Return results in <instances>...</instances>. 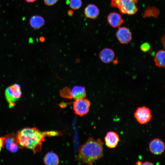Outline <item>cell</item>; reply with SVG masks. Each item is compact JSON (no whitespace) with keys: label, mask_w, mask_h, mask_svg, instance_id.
<instances>
[{"label":"cell","mask_w":165,"mask_h":165,"mask_svg":"<svg viewBox=\"0 0 165 165\" xmlns=\"http://www.w3.org/2000/svg\"><path fill=\"white\" fill-rule=\"evenodd\" d=\"M154 164L150 162L146 161L144 162L143 163H142L141 165H153Z\"/></svg>","instance_id":"25"},{"label":"cell","mask_w":165,"mask_h":165,"mask_svg":"<svg viewBox=\"0 0 165 165\" xmlns=\"http://www.w3.org/2000/svg\"><path fill=\"white\" fill-rule=\"evenodd\" d=\"M21 95L20 86L18 84H14L6 89L5 96L9 108L15 105V102L20 98Z\"/></svg>","instance_id":"4"},{"label":"cell","mask_w":165,"mask_h":165,"mask_svg":"<svg viewBox=\"0 0 165 165\" xmlns=\"http://www.w3.org/2000/svg\"><path fill=\"white\" fill-rule=\"evenodd\" d=\"M57 131L42 132L36 128H27L19 131L16 136L17 142L20 148L25 147L33 150L35 153L42 150V142L46 136L62 135Z\"/></svg>","instance_id":"1"},{"label":"cell","mask_w":165,"mask_h":165,"mask_svg":"<svg viewBox=\"0 0 165 165\" xmlns=\"http://www.w3.org/2000/svg\"><path fill=\"white\" fill-rule=\"evenodd\" d=\"M60 94L62 97L68 98H72L71 90L68 88H63L60 92Z\"/></svg>","instance_id":"20"},{"label":"cell","mask_w":165,"mask_h":165,"mask_svg":"<svg viewBox=\"0 0 165 165\" xmlns=\"http://www.w3.org/2000/svg\"><path fill=\"white\" fill-rule=\"evenodd\" d=\"M43 18L39 15H34L30 18L29 23L32 28L35 29H38L42 28L45 24Z\"/></svg>","instance_id":"16"},{"label":"cell","mask_w":165,"mask_h":165,"mask_svg":"<svg viewBox=\"0 0 165 165\" xmlns=\"http://www.w3.org/2000/svg\"><path fill=\"white\" fill-rule=\"evenodd\" d=\"M134 115L138 122L141 124L148 123L152 118L150 110L145 106L138 108Z\"/></svg>","instance_id":"6"},{"label":"cell","mask_w":165,"mask_h":165,"mask_svg":"<svg viewBox=\"0 0 165 165\" xmlns=\"http://www.w3.org/2000/svg\"><path fill=\"white\" fill-rule=\"evenodd\" d=\"M103 144L100 138H89L81 146L76 160L82 163L92 165L103 156Z\"/></svg>","instance_id":"2"},{"label":"cell","mask_w":165,"mask_h":165,"mask_svg":"<svg viewBox=\"0 0 165 165\" xmlns=\"http://www.w3.org/2000/svg\"><path fill=\"white\" fill-rule=\"evenodd\" d=\"M71 90L72 98L75 100L85 98L86 96V88L84 86H75Z\"/></svg>","instance_id":"14"},{"label":"cell","mask_w":165,"mask_h":165,"mask_svg":"<svg viewBox=\"0 0 165 165\" xmlns=\"http://www.w3.org/2000/svg\"><path fill=\"white\" fill-rule=\"evenodd\" d=\"M116 36L119 42L123 44H127L132 39V34L128 28L125 27H120L116 33Z\"/></svg>","instance_id":"7"},{"label":"cell","mask_w":165,"mask_h":165,"mask_svg":"<svg viewBox=\"0 0 165 165\" xmlns=\"http://www.w3.org/2000/svg\"><path fill=\"white\" fill-rule=\"evenodd\" d=\"M107 146L110 148H115L119 141V137L117 133L113 131L108 132L105 137Z\"/></svg>","instance_id":"11"},{"label":"cell","mask_w":165,"mask_h":165,"mask_svg":"<svg viewBox=\"0 0 165 165\" xmlns=\"http://www.w3.org/2000/svg\"><path fill=\"white\" fill-rule=\"evenodd\" d=\"M142 162L140 161H138L136 163V164L138 165H141Z\"/></svg>","instance_id":"29"},{"label":"cell","mask_w":165,"mask_h":165,"mask_svg":"<svg viewBox=\"0 0 165 165\" xmlns=\"http://www.w3.org/2000/svg\"><path fill=\"white\" fill-rule=\"evenodd\" d=\"M90 105V101L85 97L75 100L73 103L74 113L79 116H83L89 112Z\"/></svg>","instance_id":"5"},{"label":"cell","mask_w":165,"mask_h":165,"mask_svg":"<svg viewBox=\"0 0 165 165\" xmlns=\"http://www.w3.org/2000/svg\"><path fill=\"white\" fill-rule=\"evenodd\" d=\"M68 13L69 16H72L73 15L74 12L72 10L70 9L68 11Z\"/></svg>","instance_id":"24"},{"label":"cell","mask_w":165,"mask_h":165,"mask_svg":"<svg viewBox=\"0 0 165 165\" xmlns=\"http://www.w3.org/2000/svg\"><path fill=\"white\" fill-rule=\"evenodd\" d=\"M58 0H43L45 4L47 6H50L56 3Z\"/></svg>","instance_id":"22"},{"label":"cell","mask_w":165,"mask_h":165,"mask_svg":"<svg viewBox=\"0 0 165 165\" xmlns=\"http://www.w3.org/2000/svg\"><path fill=\"white\" fill-rule=\"evenodd\" d=\"M5 138V144L6 148L12 152H16L20 147L17 141L16 136L11 134L6 136Z\"/></svg>","instance_id":"9"},{"label":"cell","mask_w":165,"mask_h":165,"mask_svg":"<svg viewBox=\"0 0 165 165\" xmlns=\"http://www.w3.org/2000/svg\"><path fill=\"white\" fill-rule=\"evenodd\" d=\"M25 1L28 3H32L33 2L37 0H25Z\"/></svg>","instance_id":"27"},{"label":"cell","mask_w":165,"mask_h":165,"mask_svg":"<svg viewBox=\"0 0 165 165\" xmlns=\"http://www.w3.org/2000/svg\"><path fill=\"white\" fill-rule=\"evenodd\" d=\"M160 14V11L154 6L148 7L145 11L143 16L144 18L153 17L157 18Z\"/></svg>","instance_id":"18"},{"label":"cell","mask_w":165,"mask_h":165,"mask_svg":"<svg viewBox=\"0 0 165 165\" xmlns=\"http://www.w3.org/2000/svg\"><path fill=\"white\" fill-rule=\"evenodd\" d=\"M149 148L152 153L156 155L163 153L165 150V145L164 142L159 138H155L149 143Z\"/></svg>","instance_id":"8"},{"label":"cell","mask_w":165,"mask_h":165,"mask_svg":"<svg viewBox=\"0 0 165 165\" xmlns=\"http://www.w3.org/2000/svg\"><path fill=\"white\" fill-rule=\"evenodd\" d=\"M39 39L40 41L41 42H43L45 41V39L44 37H42L40 38Z\"/></svg>","instance_id":"28"},{"label":"cell","mask_w":165,"mask_h":165,"mask_svg":"<svg viewBox=\"0 0 165 165\" xmlns=\"http://www.w3.org/2000/svg\"><path fill=\"white\" fill-rule=\"evenodd\" d=\"M165 52L163 50L158 51L156 54L154 58L155 65L159 68L165 67Z\"/></svg>","instance_id":"17"},{"label":"cell","mask_w":165,"mask_h":165,"mask_svg":"<svg viewBox=\"0 0 165 165\" xmlns=\"http://www.w3.org/2000/svg\"><path fill=\"white\" fill-rule=\"evenodd\" d=\"M68 4L71 9L77 10L80 8L82 5V2L81 0H70Z\"/></svg>","instance_id":"19"},{"label":"cell","mask_w":165,"mask_h":165,"mask_svg":"<svg viewBox=\"0 0 165 165\" xmlns=\"http://www.w3.org/2000/svg\"><path fill=\"white\" fill-rule=\"evenodd\" d=\"M43 162L47 165H57L60 161L59 157L55 153L48 152L45 156L43 159Z\"/></svg>","instance_id":"15"},{"label":"cell","mask_w":165,"mask_h":165,"mask_svg":"<svg viewBox=\"0 0 165 165\" xmlns=\"http://www.w3.org/2000/svg\"><path fill=\"white\" fill-rule=\"evenodd\" d=\"M138 0H111V6L119 9L121 14L133 15L138 10Z\"/></svg>","instance_id":"3"},{"label":"cell","mask_w":165,"mask_h":165,"mask_svg":"<svg viewBox=\"0 0 165 165\" xmlns=\"http://www.w3.org/2000/svg\"><path fill=\"white\" fill-rule=\"evenodd\" d=\"M141 50L144 52H148L151 49V46L148 42H145L142 43L140 46Z\"/></svg>","instance_id":"21"},{"label":"cell","mask_w":165,"mask_h":165,"mask_svg":"<svg viewBox=\"0 0 165 165\" xmlns=\"http://www.w3.org/2000/svg\"><path fill=\"white\" fill-rule=\"evenodd\" d=\"M115 57L114 51L109 48H105L101 50L99 53V58L101 61L105 64L112 61Z\"/></svg>","instance_id":"10"},{"label":"cell","mask_w":165,"mask_h":165,"mask_svg":"<svg viewBox=\"0 0 165 165\" xmlns=\"http://www.w3.org/2000/svg\"><path fill=\"white\" fill-rule=\"evenodd\" d=\"M112 61L113 62V64L115 65L117 64L118 63V61L117 59L113 60Z\"/></svg>","instance_id":"26"},{"label":"cell","mask_w":165,"mask_h":165,"mask_svg":"<svg viewBox=\"0 0 165 165\" xmlns=\"http://www.w3.org/2000/svg\"><path fill=\"white\" fill-rule=\"evenodd\" d=\"M6 138L5 137H0V152L5 144Z\"/></svg>","instance_id":"23"},{"label":"cell","mask_w":165,"mask_h":165,"mask_svg":"<svg viewBox=\"0 0 165 165\" xmlns=\"http://www.w3.org/2000/svg\"><path fill=\"white\" fill-rule=\"evenodd\" d=\"M108 24L113 28L119 27L123 22V20L119 14L115 12L111 13L107 17Z\"/></svg>","instance_id":"12"},{"label":"cell","mask_w":165,"mask_h":165,"mask_svg":"<svg viewBox=\"0 0 165 165\" xmlns=\"http://www.w3.org/2000/svg\"><path fill=\"white\" fill-rule=\"evenodd\" d=\"M99 13V10L98 7L93 4L87 5L84 11V14L87 17L93 19L97 17Z\"/></svg>","instance_id":"13"}]
</instances>
